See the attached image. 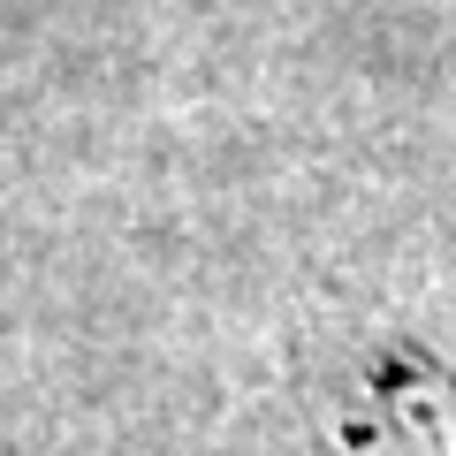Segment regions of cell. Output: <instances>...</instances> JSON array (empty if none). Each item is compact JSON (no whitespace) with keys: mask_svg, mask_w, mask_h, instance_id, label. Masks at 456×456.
Instances as JSON below:
<instances>
[{"mask_svg":"<svg viewBox=\"0 0 456 456\" xmlns=\"http://www.w3.org/2000/svg\"><path fill=\"white\" fill-rule=\"evenodd\" d=\"M327 456H456V365H373L342 403Z\"/></svg>","mask_w":456,"mask_h":456,"instance_id":"6da1fadb","label":"cell"}]
</instances>
